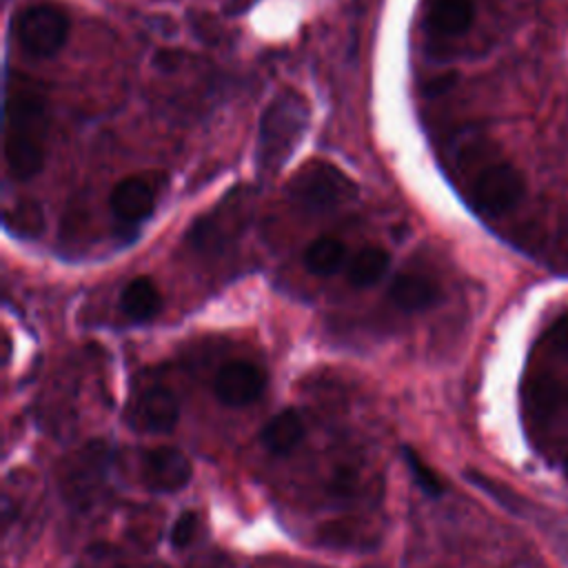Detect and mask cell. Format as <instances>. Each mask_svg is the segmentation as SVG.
Masks as SVG:
<instances>
[{
	"mask_svg": "<svg viewBox=\"0 0 568 568\" xmlns=\"http://www.w3.org/2000/svg\"><path fill=\"white\" fill-rule=\"evenodd\" d=\"M564 470H566V475H568V455L564 457Z\"/></svg>",
	"mask_w": 568,
	"mask_h": 568,
	"instance_id": "cell-22",
	"label": "cell"
},
{
	"mask_svg": "<svg viewBox=\"0 0 568 568\" xmlns=\"http://www.w3.org/2000/svg\"><path fill=\"white\" fill-rule=\"evenodd\" d=\"M346 260V244L337 235H320L304 251V266L313 275H333Z\"/></svg>",
	"mask_w": 568,
	"mask_h": 568,
	"instance_id": "cell-16",
	"label": "cell"
},
{
	"mask_svg": "<svg viewBox=\"0 0 568 568\" xmlns=\"http://www.w3.org/2000/svg\"><path fill=\"white\" fill-rule=\"evenodd\" d=\"M390 302L404 313L430 308L439 300L437 282L422 271H402L388 286Z\"/></svg>",
	"mask_w": 568,
	"mask_h": 568,
	"instance_id": "cell-11",
	"label": "cell"
},
{
	"mask_svg": "<svg viewBox=\"0 0 568 568\" xmlns=\"http://www.w3.org/2000/svg\"><path fill=\"white\" fill-rule=\"evenodd\" d=\"M120 308L133 322H146L162 308V295L153 280L133 277L120 293Z\"/></svg>",
	"mask_w": 568,
	"mask_h": 568,
	"instance_id": "cell-14",
	"label": "cell"
},
{
	"mask_svg": "<svg viewBox=\"0 0 568 568\" xmlns=\"http://www.w3.org/2000/svg\"><path fill=\"white\" fill-rule=\"evenodd\" d=\"M178 417H180L178 399H175L173 390H169L166 386L146 388L140 395L135 410H133L135 428L144 430V433H155V435L171 433L178 424Z\"/></svg>",
	"mask_w": 568,
	"mask_h": 568,
	"instance_id": "cell-9",
	"label": "cell"
},
{
	"mask_svg": "<svg viewBox=\"0 0 568 568\" xmlns=\"http://www.w3.org/2000/svg\"><path fill=\"white\" fill-rule=\"evenodd\" d=\"M464 475L468 477V481L470 484H475L477 488H481L484 493H488L495 501H499L504 508H508V510H519L521 508V497L517 495V493H513L508 486H504V484H499L497 479H493V477H486V475H481V473H477V470H464Z\"/></svg>",
	"mask_w": 568,
	"mask_h": 568,
	"instance_id": "cell-19",
	"label": "cell"
},
{
	"mask_svg": "<svg viewBox=\"0 0 568 568\" xmlns=\"http://www.w3.org/2000/svg\"><path fill=\"white\" fill-rule=\"evenodd\" d=\"M466 186L470 204L484 217H501L510 213L526 191L521 173L504 160L479 164L466 175Z\"/></svg>",
	"mask_w": 568,
	"mask_h": 568,
	"instance_id": "cell-3",
	"label": "cell"
},
{
	"mask_svg": "<svg viewBox=\"0 0 568 568\" xmlns=\"http://www.w3.org/2000/svg\"><path fill=\"white\" fill-rule=\"evenodd\" d=\"M140 470L144 486L153 493H178L193 477V466L189 457L173 446H158L144 450L140 459Z\"/></svg>",
	"mask_w": 568,
	"mask_h": 568,
	"instance_id": "cell-6",
	"label": "cell"
},
{
	"mask_svg": "<svg viewBox=\"0 0 568 568\" xmlns=\"http://www.w3.org/2000/svg\"><path fill=\"white\" fill-rule=\"evenodd\" d=\"M548 339L557 353L568 355V313H564L561 317L555 320V324L548 331Z\"/></svg>",
	"mask_w": 568,
	"mask_h": 568,
	"instance_id": "cell-21",
	"label": "cell"
},
{
	"mask_svg": "<svg viewBox=\"0 0 568 568\" xmlns=\"http://www.w3.org/2000/svg\"><path fill=\"white\" fill-rule=\"evenodd\" d=\"M288 193L302 211L326 213L351 200L357 189L335 164L311 162L293 178Z\"/></svg>",
	"mask_w": 568,
	"mask_h": 568,
	"instance_id": "cell-5",
	"label": "cell"
},
{
	"mask_svg": "<svg viewBox=\"0 0 568 568\" xmlns=\"http://www.w3.org/2000/svg\"><path fill=\"white\" fill-rule=\"evenodd\" d=\"M49 113L44 98L16 82L4 98V164L13 180H31L44 166Z\"/></svg>",
	"mask_w": 568,
	"mask_h": 568,
	"instance_id": "cell-1",
	"label": "cell"
},
{
	"mask_svg": "<svg viewBox=\"0 0 568 568\" xmlns=\"http://www.w3.org/2000/svg\"><path fill=\"white\" fill-rule=\"evenodd\" d=\"M475 18L473 0H430L428 4V29L442 38H455L468 31Z\"/></svg>",
	"mask_w": 568,
	"mask_h": 568,
	"instance_id": "cell-12",
	"label": "cell"
},
{
	"mask_svg": "<svg viewBox=\"0 0 568 568\" xmlns=\"http://www.w3.org/2000/svg\"><path fill=\"white\" fill-rule=\"evenodd\" d=\"M306 428L304 422L300 417L297 410L293 408H284L277 415H273L260 433V442L264 444V448H268L275 455H286L291 453L304 437Z\"/></svg>",
	"mask_w": 568,
	"mask_h": 568,
	"instance_id": "cell-13",
	"label": "cell"
},
{
	"mask_svg": "<svg viewBox=\"0 0 568 568\" xmlns=\"http://www.w3.org/2000/svg\"><path fill=\"white\" fill-rule=\"evenodd\" d=\"M7 224L13 233L33 237L44 226L42 206L36 200H18L11 211H7Z\"/></svg>",
	"mask_w": 568,
	"mask_h": 568,
	"instance_id": "cell-17",
	"label": "cell"
},
{
	"mask_svg": "<svg viewBox=\"0 0 568 568\" xmlns=\"http://www.w3.org/2000/svg\"><path fill=\"white\" fill-rule=\"evenodd\" d=\"M69 16L51 2L24 7L13 18V36L20 49L38 60L53 58L69 38Z\"/></svg>",
	"mask_w": 568,
	"mask_h": 568,
	"instance_id": "cell-4",
	"label": "cell"
},
{
	"mask_svg": "<svg viewBox=\"0 0 568 568\" xmlns=\"http://www.w3.org/2000/svg\"><path fill=\"white\" fill-rule=\"evenodd\" d=\"M402 455H404V462L415 479V484L430 497H439L444 493V484L442 479L437 477V473L410 448V446H404L402 448Z\"/></svg>",
	"mask_w": 568,
	"mask_h": 568,
	"instance_id": "cell-18",
	"label": "cell"
},
{
	"mask_svg": "<svg viewBox=\"0 0 568 568\" xmlns=\"http://www.w3.org/2000/svg\"><path fill=\"white\" fill-rule=\"evenodd\" d=\"M524 404L537 424H546L566 408L568 386L550 373H537L524 386Z\"/></svg>",
	"mask_w": 568,
	"mask_h": 568,
	"instance_id": "cell-10",
	"label": "cell"
},
{
	"mask_svg": "<svg viewBox=\"0 0 568 568\" xmlns=\"http://www.w3.org/2000/svg\"><path fill=\"white\" fill-rule=\"evenodd\" d=\"M155 206V189L142 175L122 178L109 193V209L118 222L135 224L151 215Z\"/></svg>",
	"mask_w": 568,
	"mask_h": 568,
	"instance_id": "cell-8",
	"label": "cell"
},
{
	"mask_svg": "<svg viewBox=\"0 0 568 568\" xmlns=\"http://www.w3.org/2000/svg\"><path fill=\"white\" fill-rule=\"evenodd\" d=\"M390 253L384 246H364L359 248L346 266V277L353 286L366 288L382 280V275L388 271Z\"/></svg>",
	"mask_w": 568,
	"mask_h": 568,
	"instance_id": "cell-15",
	"label": "cell"
},
{
	"mask_svg": "<svg viewBox=\"0 0 568 568\" xmlns=\"http://www.w3.org/2000/svg\"><path fill=\"white\" fill-rule=\"evenodd\" d=\"M308 109L306 100L297 93H280L264 111L260 124V169L275 173L293 153L295 144L306 129Z\"/></svg>",
	"mask_w": 568,
	"mask_h": 568,
	"instance_id": "cell-2",
	"label": "cell"
},
{
	"mask_svg": "<svg viewBox=\"0 0 568 568\" xmlns=\"http://www.w3.org/2000/svg\"><path fill=\"white\" fill-rule=\"evenodd\" d=\"M266 384V375L260 366L246 359H233L217 368L213 379L215 397L231 408L253 404Z\"/></svg>",
	"mask_w": 568,
	"mask_h": 568,
	"instance_id": "cell-7",
	"label": "cell"
},
{
	"mask_svg": "<svg viewBox=\"0 0 568 568\" xmlns=\"http://www.w3.org/2000/svg\"><path fill=\"white\" fill-rule=\"evenodd\" d=\"M195 526H197V515L193 510H184L173 528H171V546L173 548H184L191 544L193 535H195Z\"/></svg>",
	"mask_w": 568,
	"mask_h": 568,
	"instance_id": "cell-20",
	"label": "cell"
}]
</instances>
